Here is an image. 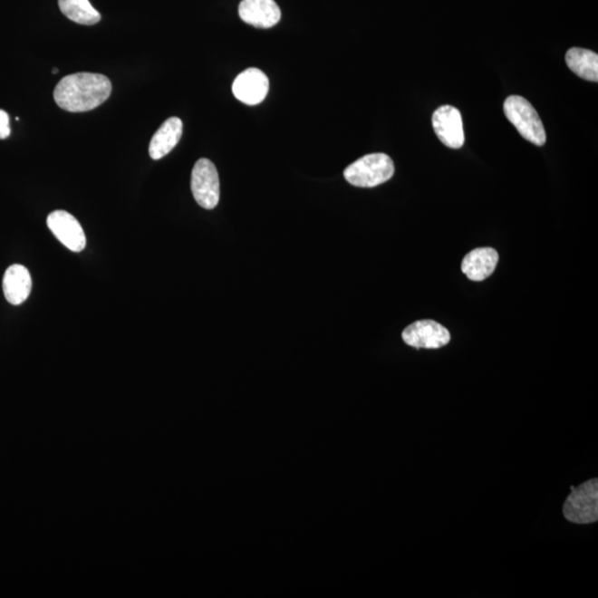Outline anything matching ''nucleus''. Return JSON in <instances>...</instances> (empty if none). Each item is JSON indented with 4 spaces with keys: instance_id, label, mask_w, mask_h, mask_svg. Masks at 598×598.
Segmentation results:
<instances>
[{
    "instance_id": "obj_5",
    "label": "nucleus",
    "mask_w": 598,
    "mask_h": 598,
    "mask_svg": "<svg viewBox=\"0 0 598 598\" xmlns=\"http://www.w3.org/2000/svg\"><path fill=\"white\" fill-rule=\"evenodd\" d=\"M191 188L199 207L216 208L219 202V178L216 166L208 159H199L193 168Z\"/></svg>"
},
{
    "instance_id": "obj_7",
    "label": "nucleus",
    "mask_w": 598,
    "mask_h": 598,
    "mask_svg": "<svg viewBox=\"0 0 598 598\" xmlns=\"http://www.w3.org/2000/svg\"><path fill=\"white\" fill-rule=\"evenodd\" d=\"M403 342L417 349H439L448 345L451 335L446 327L435 321H419L402 333Z\"/></svg>"
},
{
    "instance_id": "obj_4",
    "label": "nucleus",
    "mask_w": 598,
    "mask_h": 598,
    "mask_svg": "<svg viewBox=\"0 0 598 598\" xmlns=\"http://www.w3.org/2000/svg\"><path fill=\"white\" fill-rule=\"evenodd\" d=\"M563 516L575 525H592L598 520V480L596 477L572 487L563 506Z\"/></svg>"
},
{
    "instance_id": "obj_6",
    "label": "nucleus",
    "mask_w": 598,
    "mask_h": 598,
    "mask_svg": "<svg viewBox=\"0 0 598 598\" xmlns=\"http://www.w3.org/2000/svg\"><path fill=\"white\" fill-rule=\"evenodd\" d=\"M47 226L58 241L70 251L82 252L87 246L86 234L76 217L67 211L58 209L49 214Z\"/></svg>"
},
{
    "instance_id": "obj_9",
    "label": "nucleus",
    "mask_w": 598,
    "mask_h": 598,
    "mask_svg": "<svg viewBox=\"0 0 598 598\" xmlns=\"http://www.w3.org/2000/svg\"><path fill=\"white\" fill-rule=\"evenodd\" d=\"M269 89V82L265 73L257 68H249L239 73L233 82L234 96L247 106L264 101Z\"/></svg>"
},
{
    "instance_id": "obj_14",
    "label": "nucleus",
    "mask_w": 598,
    "mask_h": 598,
    "mask_svg": "<svg viewBox=\"0 0 598 598\" xmlns=\"http://www.w3.org/2000/svg\"><path fill=\"white\" fill-rule=\"evenodd\" d=\"M567 67L587 82H598V54L592 50L571 48L565 56Z\"/></svg>"
},
{
    "instance_id": "obj_17",
    "label": "nucleus",
    "mask_w": 598,
    "mask_h": 598,
    "mask_svg": "<svg viewBox=\"0 0 598 598\" xmlns=\"http://www.w3.org/2000/svg\"><path fill=\"white\" fill-rule=\"evenodd\" d=\"M53 73H57V72H59V70H58L57 68H54V69L53 70Z\"/></svg>"
},
{
    "instance_id": "obj_10",
    "label": "nucleus",
    "mask_w": 598,
    "mask_h": 598,
    "mask_svg": "<svg viewBox=\"0 0 598 598\" xmlns=\"http://www.w3.org/2000/svg\"><path fill=\"white\" fill-rule=\"evenodd\" d=\"M244 23L256 28H272L281 20L282 13L274 0H243L238 7Z\"/></svg>"
},
{
    "instance_id": "obj_1",
    "label": "nucleus",
    "mask_w": 598,
    "mask_h": 598,
    "mask_svg": "<svg viewBox=\"0 0 598 598\" xmlns=\"http://www.w3.org/2000/svg\"><path fill=\"white\" fill-rule=\"evenodd\" d=\"M111 92V82L104 74L79 72L60 80L53 98L66 111L87 112L106 102Z\"/></svg>"
},
{
    "instance_id": "obj_13",
    "label": "nucleus",
    "mask_w": 598,
    "mask_h": 598,
    "mask_svg": "<svg viewBox=\"0 0 598 598\" xmlns=\"http://www.w3.org/2000/svg\"><path fill=\"white\" fill-rule=\"evenodd\" d=\"M182 120L173 117L167 120L150 142L149 153L153 159H162L172 151L182 138Z\"/></svg>"
},
{
    "instance_id": "obj_8",
    "label": "nucleus",
    "mask_w": 598,
    "mask_h": 598,
    "mask_svg": "<svg viewBox=\"0 0 598 598\" xmlns=\"http://www.w3.org/2000/svg\"><path fill=\"white\" fill-rule=\"evenodd\" d=\"M432 127L446 147L460 149L465 144V131L460 111L456 107L442 106L432 116Z\"/></svg>"
},
{
    "instance_id": "obj_11",
    "label": "nucleus",
    "mask_w": 598,
    "mask_h": 598,
    "mask_svg": "<svg viewBox=\"0 0 598 598\" xmlns=\"http://www.w3.org/2000/svg\"><path fill=\"white\" fill-rule=\"evenodd\" d=\"M498 254L495 248L481 247L467 254L462 262V272L473 282H482L496 271Z\"/></svg>"
},
{
    "instance_id": "obj_15",
    "label": "nucleus",
    "mask_w": 598,
    "mask_h": 598,
    "mask_svg": "<svg viewBox=\"0 0 598 598\" xmlns=\"http://www.w3.org/2000/svg\"><path fill=\"white\" fill-rule=\"evenodd\" d=\"M62 13L72 22L92 26L101 19V14L94 9L89 0H58Z\"/></svg>"
},
{
    "instance_id": "obj_2",
    "label": "nucleus",
    "mask_w": 598,
    "mask_h": 598,
    "mask_svg": "<svg viewBox=\"0 0 598 598\" xmlns=\"http://www.w3.org/2000/svg\"><path fill=\"white\" fill-rule=\"evenodd\" d=\"M395 173V164L385 153H372L358 159L343 171L347 182L358 188H375L389 181Z\"/></svg>"
},
{
    "instance_id": "obj_16",
    "label": "nucleus",
    "mask_w": 598,
    "mask_h": 598,
    "mask_svg": "<svg viewBox=\"0 0 598 598\" xmlns=\"http://www.w3.org/2000/svg\"><path fill=\"white\" fill-rule=\"evenodd\" d=\"M9 116L5 110H0V140L7 139L10 136Z\"/></svg>"
},
{
    "instance_id": "obj_12",
    "label": "nucleus",
    "mask_w": 598,
    "mask_h": 598,
    "mask_svg": "<svg viewBox=\"0 0 598 598\" xmlns=\"http://www.w3.org/2000/svg\"><path fill=\"white\" fill-rule=\"evenodd\" d=\"M33 282L28 269L19 264L7 268L3 279L5 297L12 305H22L32 293Z\"/></svg>"
},
{
    "instance_id": "obj_3",
    "label": "nucleus",
    "mask_w": 598,
    "mask_h": 598,
    "mask_svg": "<svg viewBox=\"0 0 598 598\" xmlns=\"http://www.w3.org/2000/svg\"><path fill=\"white\" fill-rule=\"evenodd\" d=\"M503 109L508 121L517 129L523 138L537 147L545 146L546 142L545 126L535 107L526 98L510 96L506 98Z\"/></svg>"
}]
</instances>
